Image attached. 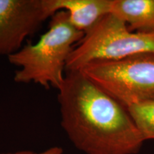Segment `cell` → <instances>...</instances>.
<instances>
[{
    "mask_svg": "<svg viewBox=\"0 0 154 154\" xmlns=\"http://www.w3.org/2000/svg\"><path fill=\"white\" fill-rule=\"evenodd\" d=\"M53 15L59 11L68 14L69 22L84 34L100 19L111 13L112 0H45Z\"/></svg>",
    "mask_w": 154,
    "mask_h": 154,
    "instance_id": "obj_6",
    "label": "cell"
},
{
    "mask_svg": "<svg viewBox=\"0 0 154 154\" xmlns=\"http://www.w3.org/2000/svg\"><path fill=\"white\" fill-rule=\"evenodd\" d=\"M79 71L126 108L154 101V53L92 61Z\"/></svg>",
    "mask_w": 154,
    "mask_h": 154,
    "instance_id": "obj_4",
    "label": "cell"
},
{
    "mask_svg": "<svg viewBox=\"0 0 154 154\" xmlns=\"http://www.w3.org/2000/svg\"><path fill=\"white\" fill-rule=\"evenodd\" d=\"M52 16L45 0H0V57L17 52Z\"/></svg>",
    "mask_w": 154,
    "mask_h": 154,
    "instance_id": "obj_5",
    "label": "cell"
},
{
    "mask_svg": "<svg viewBox=\"0 0 154 154\" xmlns=\"http://www.w3.org/2000/svg\"><path fill=\"white\" fill-rule=\"evenodd\" d=\"M126 109L144 140L154 139V101L135 103Z\"/></svg>",
    "mask_w": 154,
    "mask_h": 154,
    "instance_id": "obj_8",
    "label": "cell"
},
{
    "mask_svg": "<svg viewBox=\"0 0 154 154\" xmlns=\"http://www.w3.org/2000/svg\"><path fill=\"white\" fill-rule=\"evenodd\" d=\"M62 148L59 146H53L45 151L41 152H35L32 151H19L16 152H9V153H0V154H63Z\"/></svg>",
    "mask_w": 154,
    "mask_h": 154,
    "instance_id": "obj_9",
    "label": "cell"
},
{
    "mask_svg": "<svg viewBox=\"0 0 154 154\" xmlns=\"http://www.w3.org/2000/svg\"><path fill=\"white\" fill-rule=\"evenodd\" d=\"M111 13L132 32L154 34V0H112Z\"/></svg>",
    "mask_w": 154,
    "mask_h": 154,
    "instance_id": "obj_7",
    "label": "cell"
},
{
    "mask_svg": "<svg viewBox=\"0 0 154 154\" xmlns=\"http://www.w3.org/2000/svg\"><path fill=\"white\" fill-rule=\"evenodd\" d=\"M61 126L86 154H136L146 141L128 110L81 71L67 72L58 89Z\"/></svg>",
    "mask_w": 154,
    "mask_h": 154,
    "instance_id": "obj_1",
    "label": "cell"
},
{
    "mask_svg": "<svg viewBox=\"0 0 154 154\" xmlns=\"http://www.w3.org/2000/svg\"><path fill=\"white\" fill-rule=\"evenodd\" d=\"M84 33L69 22L64 11L51 17L49 27L35 44H28L8 57L9 63L19 67L14 80L19 84H38L58 90L64 79L67 59Z\"/></svg>",
    "mask_w": 154,
    "mask_h": 154,
    "instance_id": "obj_2",
    "label": "cell"
},
{
    "mask_svg": "<svg viewBox=\"0 0 154 154\" xmlns=\"http://www.w3.org/2000/svg\"><path fill=\"white\" fill-rule=\"evenodd\" d=\"M141 53H154V34L132 32L126 23L109 13L74 47L66 71H79L92 61L117 60Z\"/></svg>",
    "mask_w": 154,
    "mask_h": 154,
    "instance_id": "obj_3",
    "label": "cell"
}]
</instances>
